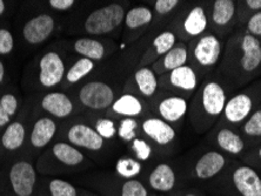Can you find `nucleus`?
I'll return each mask as SVG.
<instances>
[{
  "mask_svg": "<svg viewBox=\"0 0 261 196\" xmlns=\"http://www.w3.org/2000/svg\"><path fill=\"white\" fill-rule=\"evenodd\" d=\"M85 161V156L78 148L67 142H57L51 148V157L41 159L38 171L43 174H55L66 169L79 167Z\"/></svg>",
  "mask_w": 261,
  "mask_h": 196,
  "instance_id": "1",
  "label": "nucleus"
},
{
  "mask_svg": "<svg viewBox=\"0 0 261 196\" xmlns=\"http://www.w3.org/2000/svg\"><path fill=\"white\" fill-rule=\"evenodd\" d=\"M124 7L119 4H111L98 9L88 15L85 20V30L88 34L100 36L112 32L121 25L125 18Z\"/></svg>",
  "mask_w": 261,
  "mask_h": 196,
  "instance_id": "2",
  "label": "nucleus"
},
{
  "mask_svg": "<svg viewBox=\"0 0 261 196\" xmlns=\"http://www.w3.org/2000/svg\"><path fill=\"white\" fill-rule=\"evenodd\" d=\"M9 182L14 196H32L38 182L36 168L30 161H18L10 168Z\"/></svg>",
  "mask_w": 261,
  "mask_h": 196,
  "instance_id": "3",
  "label": "nucleus"
},
{
  "mask_svg": "<svg viewBox=\"0 0 261 196\" xmlns=\"http://www.w3.org/2000/svg\"><path fill=\"white\" fill-rule=\"evenodd\" d=\"M79 100L87 108L102 110L110 107L114 101L112 87L102 81H92L80 88Z\"/></svg>",
  "mask_w": 261,
  "mask_h": 196,
  "instance_id": "4",
  "label": "nucleus"
},
{
  "mask_svg": "<svg viewBox=\"0 0 261 196\" xmlns=\"http://www.w3.org/2000/svg\"><path fill=\"white\" fill-rule=\"evenodd\" d=\"M65 74V65L57 52H48L39 61V82L43 87L51 88L61 82Z\"/></svg>",
  "mask_w": 261,
  "mask_h": 196,
  "instance_id": "5",
  "label": "nucleus"
},
{
  "mask_svg": "<svg viewBox=\"0 0 261 196\" xmlns=\"http://www.w3.org/2000/svg\"><path fill=\"white\" fill-rule=\"evenodd\" d=\"M67 139L74 147L87 151L97 152L103 147L102 137L95 132V129L84 124L73 125L67 132Z\"/></svg>",
  "mask_w": 261,
  "mask_h": 196,
  "instance_id": "6",
  "label": "nucleus"
},
{
  "mask_svg": "<svg viewBox=\"0 0 261 196\" xmlns=\"http://www.w3.org/2000/svg\"><path fill=\"white\" fill-rule=\"evenodd\" d=\"M55 19L51 15L39 14L26 22L24 30H22V36L31 45L41 44L46 39H48V37L55 30Z\"/></svg>",
  "mask_w": 261,
  "mask_h": 196,
  "instance_id": "7",
  "label": "nucleus"
},
{
  "mask_svg": "<svg viewBox=\"0 0 261 196\" xmlns=\"http://www.w3.org/2000/svg\"><path fill=\"white\" fill-rule=\"evenodd\" d=\"M201 105L205 112L211 117H219L226 106V94L224 88L216 81L205 85L201 93Z\"/></svg>",
  "mask_w": 261,
  "mask_h": 196,
  "instance_id": "8",
  "label": "nucleus"
},
{
  "mask_svg": "<svg viewBox=\"0 0 261 196\" xmlns=\"http://www.w3.org/2000/svg\"><path fill=\"white\" fill-rule=\"evenodd\" d=\"M221 53V44L216 36L208 34L202 37L194 47V58L202 67L216 65Z\"/></svg>",
  "mask_w": 261,
  "mask_h": 196,
  "instance_id": "9",
  "label": "nucleus"
},
{
  "mask_svg": "<svg viewBox=\"0 0 261 196\" xmlns=\"http://www.w3.org/2000/svg\"><path fill=\"white\" fill-rule=\"evenodd\" d=\"M233 182L243 196H261V179L254 169L245 166L237 168Z\"/></svg>",
  "mask_w": 261,
  "mask_h": 196,
  "instance_id": "10",
  "label": "nucleus"
},
{
  "mask_svg": "<svg viewBox=\"0 0 261 196\" xmlns=\"http://www.w3.org/2000/svg\"><path fill=\"white\" fill-rule=\"evenodd\" d=\"M143 130L149 139L158 145H168L175 139V130L159 118H148L143 122Z\"/></svg>",
  "mask_w": 261,
  "mask_h": 196,
  "instance_id": "11",
  "label": "nucleus"
},
{
  "mask_svg": "<svg viewBox=\"0 0 261 196\" xmlns=\"http://www.w3.org/2000/svg\"><path fill=\"white\" fill-rule=\"evenodd\" d=\"M34 194H37V196H78L79 190L70 181L52 178L37 182Z\"/></svg>",
  "mask_w": 261,
  "mask_h": 196,
  "instance_id": "12",
  "label": "nucleus"
},
{
  "mask_svg": "<svg viewBox=\"0 0 261 196\" xmlns=\"http://www.w3.org/2000/svg\"><path fill=\"white\" fill-rule=\"evenodd\" d=\"M41 107L46 112L57 118H67L73 112V102L66 94L51 92L41 100Z\"/></svg>",
  "mask_w": 261,
  "mask_h": 196,
  "instance_id": "13",
  "label": "nucleus"
},
{
  "mask_svg": "<svg viewBox=\"0 0 261 196\" xmlns=\"http://www.w3.org/2000/svg\"><path fill=\"white\" fill-rule=\"evenodd\" d=\"M241 49H243V57L240 60L241 67L247 72L256 70L261 64L260 41L252 34H246L241 41Z\"/></svg>",
  "mask_w": 261,
  "mask_h": 196,
  "instance_id": "14",
  "label": "nucleus"
},
{
  "mask_svg": "<svg viewBox=\"0 0 261 196\" xmlns=\"http://www.w3.org/2000/svg\"><path fill=\"white\" fill-rule=\"evenodd\" d=\"M175 180V173L167 163L158 164L148 176L149 186L160 193H168L173 189Z\"/></svg>",
  "mask_w": 261,
  "mask_h": 196,
  "instance_id": "15",
  "label": "nucleus"
},
{
  "mask_svg": "<svg viewBox=\"0 0 261 196\" xmlns=\"http://www.w3.org/2000/svg\"><path fill=\"white\" fill-rule=\"evenodd\" d=\"M226 160L220 153L208 152L200 157L195 164V174L199 179L206 180L217 175L225 167Z\"/></svg>",
  "mask_w": 261,
  "mask_h": 196,
  "instance_id": "16",
  "label": "nucleus"
},
{
  "mask_svg": "<svg viewBox=\"0 0 261 196\" xmlns=\"http://www.w3.org/2000/svg\"><path fill=\"white\" fill-rule=\"evenodd\" d=\"M56 132V122L49 118H41L33 125L31 132V144L34 148H44L55 137Z\"/></svg>",
  "mask_w": 261,
  "mask_h": 196,
  "instance_id": "17",
  "label": "nucleus"
},
{
  "mask_svg": "<svg viewBox=\"0 0 261 196\" xmlns=\"http://www.w3.org/2000/svg\"><path fill=\"white\" fill-rule=\"evenodd\" d=\"M158 112L164 121L175 122L187 112V101L180 97H167L159 102Z\"/></svg>",
  "mask_w": 261,
  "mask_h": 196,
  "instance_id": "18",
  "label": "nucleus"
},
{
  "mask_svg": "<svg viewBox=\"0 0 261 196\" xmlns=\"http://www.w3.org/2000/svg\"><path fill=\"white\" fill-rule=\"evenodd\" d=\"M252 100L246 94H238L225 106V117L229 122L237 124L243 121L251 113Z\"/></svg>",
  "mask_w": 261,
  "mask_h": 196,
  "instance_id": "19",
  "label": "nucleus"
},
{
  "mask_svg": "<svg viewBox=\"0 0 261 196\" xmlns=\"http://www.w3.org/2000/svg\"><path fill=\"white\" fill-rule=\"evenodd\" d=\"M187 61V49L182 44L175 45L170 52L161 57L159 61L154 64V71L156 73L172 72L175 68L184 66Z\"/></svg>",
  "mask_w": 261,
  "mask_h": 196,
  "instance_id": "20",
  "label": "nucleus"
},
{
  "mask_svg": "<svg viewBox=\"0 0 261 196\" xmlns=\"http://www.w3.org/2000/svg\"><path fill=\"white\" fill-rule=\"evenodd\" d=\"M176 37L173 32L171 31H164L163 33H160L159 36L155 37V39L153 40L152 49L146 53V55L143 58L141 64H148L151 61L155 60L158 57H163L171 51L172 48L175 46Z\"/></svg>",
  "mask_w": 261,
  "mask_h": 196,
  "instance_id": "21",
  "label": "nucleus"
},
{
  "mask_svg": "<svg viewBox=\"0 0 261 196\" xmlns=\"http://www.w3.org/2000/svg\"><path fill=\"white\" fill-rule=\"evenodd\" d=\"M168 81H170L171 86L178 88V90L193 91L197 87L198 80L193 68L184 65V66L170 72Z\"/></svg>",
  "mask_w": 261,
  "mask_h": 196,
  "instance_id": "22",
  "label": "nucleus"
},
{
  "mask_svg": "<svg viewBox=\"0 0 261 196\" xmlns=\"http://www.w3.org/2000/svg\"><path fill=\"white\" fill-rule=\"evenodd\" d=\"M144 105L139 98L133 94H124L112 103V112L121 117H137L143 113Z\"/></svg>",
  "mask_w": 261,
  "mask_h": 196,
  "instance_id": "23",
  "label": "nucleus"
},
{
  "mask_svg": "<svg viewBox=\"0 0 261 196\" xmlns=\"http://www.w3.org/2000/svg\"><path fill=\"white\" fill-rule=\"evenodd\" d=\"M207 26H208V20L205 11L199 6L192 9L182 22V29L189 37L199 36L207 29Z\"/></svg>",
  "mask_w": 261,
  "mask_h": 196,
  "instance_id": "24",
  "label": "nucleus"
},
{
  "mask_svg": "<svg viewBox=\"0 0 261 196\" xmlns=\"http://www.w3.org/2000/svg\"><path fill=\"white\" fill-rule=\"evenodd\" d=\"M75 53L90 60H101L105 57V47L100 41L90 38H82L74 42Z\"/></svg>",
  "mask_w": 261,
  "mask_h": 196,
  "instance_id": "25",
  "label": "nucleus"
},
{
  "mask_svg": "<svg viewBox=\"0 0 261 196\" xmlns=\"http://www.w3.org/2000/svg\"><path fill=\"white\" fill-rule=\"evenodd\" d=\"M26 130L21 122H12L7 126L2 136V144L7 151H17L25 141Z\"/></svg>",
  "mask_w": 261,
  "mask_h": 196,
  "instance_id": "26",
  "label": "nucleus"
},
{
  "mask_svg": "<svg viewBox=\"0 0 261 196\" xmlns=\"http://www.w3.org/2000/svg\"><path fill=\"white\" fill-rule=\"evenodd\" d=\"M134 81L144 97H152L158 90V80L152 68L141 67L134 74Z\"/></svg>",
  "mask_w": 261,
  "mask_h": 196,
  "instance_id": "27",
  "label": "nucleus"
},
{
  "mask_svg": "<svg viewBox=\"0 0 261 196\" xmlns=\"http://www.w3.org/2000/svg\"><path fill=\"white\" fill-rule=\"evenodd\" d=\"M236 14V4L232 0H216L213 3L212 20L214 25L224 26L232 20Z\"/></svg>",
  "mask_w": 261,
  "mask_h": 196,
  "instance_id": "28",
  "label": "nucleus"
},
{
  "mask_svg": "<svg viewBox=\"0 0 261 196\" xmlns=\"http://www.w3.org/2000/svg\"><path fill=\"white\" fill-rule=\"evenodd\" d=\"M217 141L219 147L231 154H239L244 149V141L231 129H221L217 135Z\"/></svg>",
  "mask_w": 261,
  "mask_h": 196,
  "instance_id": "29",
  "label": "nucleus"
},
{
  "mask_svg": "<svg viewBox=\"0 0 261 196\" xmlns=\"http://www.w3.org/2000/svg\"><path fill=\"white\" fill-rule=\"evenodd\" d=\"M153 19L152 11L144 6L133 7L129 10L125 15V22L126 26L129 30H137L143 27V26L148 25Z\"/></svg>",
  "mask_w": 261,
  "mask_h": 196,
  "instance_id": "30",
  "label": "nucleus"
},
{
  "mask_svg": "<svg viewBox=\"0 0 261 196\" xmlns=\"http://www.w3.org/2000/svg\"><path fill=\"white\" fill-rule=\"evenodd\" d=\"M95 65L94 61L90 59H86V58H80L75 61L74 64L72 65L70 70L66 73V80L68 83H75L85 78L87 74L94 70Z\"/></svg>",
  "mask_w": 261,
  "mask_h": 196,
  "instance_id": "31",
  "label": "nucleus"
},
{
  "mask_svg": "<svg viewBox=\"0 0 261 196\" xmlns=\"http://www.w3.org/2000/svg\"><path fill=\"white\" fill-rule=\"evenodd\" d=\"M143 171V164L130 157H122L116 163V172L119 176L125 180H133Z\"/></svg>",
  "mask_w": 261,
  "mask_h": 196,
  "instance_id": "32",
  "label": "nucleus"
},
{
  "mask_svg": "<svg viewBox=\"0 0 261 196\" xmlns=\"http://www.w3.org/2000/svg\"><path fill=\"white\" fill-rule=\"evenodd\" d=\"M18 109V100L13 94H5L0 98V127L7 125Z\"/></svg>",
  "mask_w": 261,
  "mask_h": 196,
  "instance_id": "33",
  "label": "nucleus"
},
{
  "mask_svg": "<svg viewBox=\"0 0 261 196\" xmlns=\"http://www.w3.org/2000/svg\"><path fill=\"white\" fill-rule=\"evenodd\" d=\"M137 127H138V122L134 120L133 118L122 119L117 129L119 137L126 142L133 141L136 139Z\"/></svg>",
  "mask_w": 261,
  "mask_h": 196,
  "instance_id": "34",
  "label": "nucleus"
},
{
  "mask_svg": "<svg viewBox=\"0 0 261 196\" xmlns=\"http://www.w3.org/2000/svg\"><path fill=\"white\" fill-rule=\"evenodd\" d=\"M119 196H148V191L138 180H126L121 184V191Z\"/></svg>",
  "mask_w": 261,
  "mask_h": 196,
  "instance_id": "35",
  "label": "nucleus"
},
{
  "mask_svg": "<svg viewBox=\"0 0 261 196\" xmlns=\"http://www.w3.org/2000/svg\"><path fill=\"white\" fill-rule=\"evenodd\" d=\"M95 132L100 135L103 140H111L117 133L114 122L111 119H100L95 124Z\"/></svg>",
  "mask_w": 261,
  "mask_h": 196,
  "instance_id": "36",
  "label": "nucleus"
},
{
  "mask_svg": "<svg viewBox=\"0 0 261 196\" xmlns=\"http://www.w3.org/2000/svg\"><path fill=\"white\" fill-rule=\"evenodd\" d=\"M130 147H132V151L134 152V154H136L137 159L139 161L148 160L152 155V147L143 139H137L136 137L132 141Z\"/></svg>",
  "mask_w": 261,
  "mask_h": 196,
  "instance_id": "37",
  "label": "nucleus"
},
{
  "mask_svg": "<svg viewBox=\"0 0 261 196\" xmlns=\"http://www.w3.org/2000/svg\"><path fill=\"white\" fill-rule=\"evenodd\" d=\"M245 133L251 136H261V110H258L249 118L244 127Z\"/></svg>",
  "mask_w": 261,
  "mask_h": 196,
  "instance_id": "38",
  "label": "nucleus"
},
{
  "mask_svg": "<svg viewBox=\"0 0 261 196\" xmlns=\"http://www.w3.org/2000/svg\"><path fill=\"white\" fill-rule=\"evenodd\" d=\"M14 40L9 30L0 29V54L5 55L12 52Z\"/></svg>",
  "mask_w": 261,
  "mask_h": 196,
  "instance_id": "39",
  "label": "nucleus"
},
{
  "mask_svg": "<svg viewBox=\"0 0 261 196\" xmlns=\"http://www.w3.org/2000/svg\"><path fill=\"white\" fill-rule=\"evenodd\" d=\"M178 0H158V2H155L154 5L155 12L163 15L167 14L175 9L178 6Z\"/></svg>",
  "mask_w": 261,
  "mask_h": 196,
  "instance_id": "40",
  "label": "nucleus"
},
{
  "mask_svg": "<svg viewBox=\"0 0 261 196\" xmlns=\"http://www.w3.org/2000/svg\"><path fill=\"white\" fill-rule=\"evenodd\" d=\"M247 29L252 36H261V11L255 13L247 22Z\"/></svg>",
  "mask_w": 261,
  "mask_h": 196,
  "instance_id": "41",
  "label": "nucleus"
},
{
  "mask_svg": "<svg viewBox=\"0 0 261 196\" xmlns=\"http://www.w3.org/2000/svg\"><path fill=\"white\" fill-rule=\"evenodd\" d=\"M48 4L52 9L57 11H66L74 5V2L73 0H51Z\"/></svg>",
  "mask_w": 261,
  "mask_h": 196,
  "instance_id": "42",
  "label": "nucleus"
},
{
  "mask_svg": "<svg viewBox=\"0 0 261 196\" xmlns=\"http://www.w3.org/2000/svg\"><path fill=\"white\" fill-rule=\"evenodd\" d=\"M246 5L252 10H260L261 9V0H247Z\"/></svg>",
  "mask_w": 261,
  "mask_h": 196,
  "instance_id": "43",
  "label": "nucleus"
},
{
  "mask_svg": "<svg viewBox=\"0 0 261 196\" xmlns=\"http://www.w3.org/2000/svg\"><path fill=\"white\" fill-rule=\"evenodd\" d=\"M4 75H5V68H4V65L2 61H0V83H2V81H3Z\"/></svg>",
  "mask_w": 261,
  "mask_h": 196,
  "instance_id": "44",
  "label": "nucleus"
},
{
  "mask_svg": "<svg viewBox=\"0 0 261 196\" xmlns=\"http://www.w3.org/2000/svg\"><path fill=\"white\" fill-rule=\"evenodd\" d=\"M4 11H5V3L0 0V15L4 13Z\"/></svg>",
  "mask_w": 261,
  "mask_h": 196,
  "instance_id": "45",
  "label": "nucleus"
},
{
  "mask_svg": "<svg viewBox=\"0 0 261 196\" xmlns=\"http://www.w3.org/2000/svg\"><path fill=\"white\" fill-rule=\"evenodd\" d=\"M78 196H93V195L88 194V193H86V191H79V195Z\"/></svg>",
  "mask_w": 261,
  "mask_h": 196,
  "instance_id": "46",
  "label": "nucleus"
},
{
  "mask_svg": "<svg viewBox=\"0 0 261 196\" xmlns=\"http://www.w3.org/2000/svg\"><path fill=\"white\" fill-rule=\"evenodd\" d=\"M185 196H197V195H194V194H186Z\"/></svg>",
  "mask_w": 261,
  "mask_h": 196,
  "instance_id": "47",
  "label": "nucleus"
},
{
  "mask_svg": "<svg viewBox=\"0 0 261 196\" xmlns=\"http://www.w3.org/2000/svg\"><path fill=\"white\" fill-rule=\"evenodd\" d=\"M259 155H260V157H261V148H260V151H259Z\"/></svg>",
  "mask_w": 261,
  "mask_h": 196,
  "instance_id": "48",
  "label": "nucleus"
}]
</instances>
